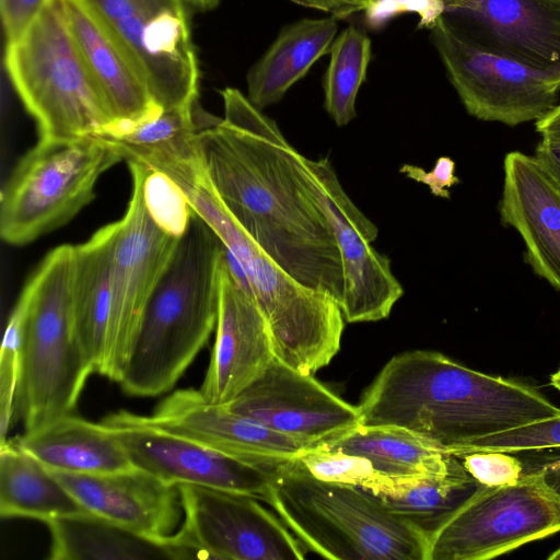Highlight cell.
<instances>
[{"instance_id": "e575fe53", "label": "cell", "mask_w": 560, "mask_h": 560, "mask_svg": "<svg viewBox=\"0 0 560 560\" xmlns=\"http://www.w3.org/2000/svg\"><path fill=\"white\" fill-rule=\"evenodd\" d=\"M406 11L417 12L420 16V26L429 28L443 15L444 9L441 0H380L365 10L371 26H378Z\"/></svg>"}, {"instance_id": "74e56055", "label": "cell", "mask_w": 560, "mask_h": 560, "mask_svg": "<svg viewBox=\"0 0 560 560\" xmlns=\"http://www.w3.org/2000/svg\"><path fill=\"white\" fill-rule=\"evenodd\" d=\"M299 2L327 13L335 18H345L350 14L365 11L370 0H298Z\"/></svg>"}, {"instance_id": "44dd1931", "label": "cell", "mask_w": 560, "mask_h": 560, "mask_svg": "<svg viewBox=\"0 0 560 560\" xmlns=\"http://www.w3.org/2000/svg\"><path fill=\"white\" fill-rule=\"evenodd\" d=\"M503 168L501 222L522 236L534 272L560 291V188L535 156L520 151L505 155Z\"/></svg>"}, {"instance_id": "9a60e30c", "label": "cell", "mask_w": 560, "mask_h": 560, "mask_svg": "<svg viewBox=\"0 0 560 560\" xmlns=\"http://www.w3.org/2000/svg\"><path fill=\"white\" fill-rule=\"evenodd\" d=\"M102 423L128 453L136 468L173 485H196L266 500L272 466L247 463L121 410Z\"/></svg>"}, {"instance_id": "7a4b0ae2", "label": "cell", "mask_w": 560, "mask_h": 560, "mask_svg": "<svg viewBox=\"0 0 560 560\" xmlns=\"http://www.w3.org/2000/svg\"><path fill=\"white\" fill-rule=\"evenodd\" d=\"M358 407L361 425L400 429L452 455L487 435L560 415L529 385L428 350L393 357Z\"/></svg>"}, {"instance_id": "ffe728a7", "label": "cell", "mask_w": 560, "mask_h": 560, "mask_svg": "<svg viewBox=\"0 0 560 560\" xmlns=\"http://www.w3.org/2000/svg\"><path fill=\"white\" fill-rule=\"evenodd\" d=\"M50 471L88 512L139 535L163 539L179 523L178 487L142 469L104 475Z\"/></svg>"}, {"instance_id": "277c9868", "label": "cell", "mask_w": 560, "mask_h": 560, "mask_svg": "<svg viewBox=\"0 0 560 560\" xmlns=\"http://www.w3.org/2000/svg\"><path fill=\"white\" fill-rule=\"evenodd\" d=\"M265 502L303 547L327 559L425 560L428 534L373 493L272 466Z\"/></svg>"}, {"instance_id": "ab89813d", "label": "cell", "mask_w": 560, "mask_h": 560, "mask_svg": "<svg viewBox=\"0 0 560 560\" xmlns=\"http://www.w3.org/2000/svg\"><path fill=\"white\" fill-rule=\"evenodd\" d=\"M533 470H537L541 475L546 485L560 499V455L547 458Z\"/></svg>"}, {"instance_id": "5bb4252c", "label": "cell", "mask_w": 560, "mask_h": 560, "mask_svg": "<svg viewBox=\"0 0 560 560\" xmlns=\"http://www.w3.org/2000/svg\"><path fill=\"white\" fill-rule=\"evenodd\" d=\"M303 163L337 243L343 273L340 308L347 323L377 322L389 316L404 289L390 260L373 242L377 226L343 189L328 158Z\"/></svg>"}, {"instance_id": "f1b7e54d", "label": "cell", "mask_w": 560, "mask_h": 560, "mask_svg": "<svg viewBox=\"0 0 560 560\" xmlns=\"http://www.w3.org/2000/svg\"><path fill=\"white\" fill-rule=\"evenodd\" d=\"M319 446L365 457L378 470L395 477L443 476L465 468L459 457L390 427L360 424Z\"/></svg>"}, {"instance_id": "f546056e", "label": "cell", "mask_w": 560, "mask_h": 560, "mask_svg": "<svg viewBox=\"0 0 560 560\" xmlns=\"http://www.w3.org/2000/svg\"><path fill=\"white\" fill-rule=\"evenodd\" d=\"M480 486L481 483L463 468L443 476L419 477L394 495L376 497L392 511L415 523L429 536Z\"/></svg>"}, {"instance_id": "52a82bcc", "label": "cell", "mask_w": 560, "mask_h": 560, "mask_svg": "<svg viewBox=\"0 0 560 560\" xmlns=\"http://www.w3.org/2000/svg\"><path fill=\"white\" fill-rule=\"evenodd\" d=\"M4 65L40 141L100 135L114 124L71 34L62 0H48L26 32L5 46Z\"/></svg>"}, {"instance_id": "3957f363", "label": "cell", "mask_w": 560, "mask_h": 560, "mask_svg": "<svg viewBox=\"0 0 560 560\" xmlns=\"http://www.w3.org/2000/svg\"><path fill=\"white\" fill-rule=\"evenodd\" d=\"M223 254L219 236L194 212L145 306L118 382L125 393H167L207 343L217 325Z\"/></svg>"}, {"instance_id": "ac0fdd59", "label": "cell", "mask_w": 560, "mask_h": 560, "mask_svg": "<svg viewBox=\"0 0 560 560\" xmlns=\"http://www.w3.org/2000/svg\"><path fill=\"white\" fill-rule=\"evenodd\" d=\"M276 357L270 324L248 288L219 268V310L210 363L200 387L210 402L228 405L257 381Z\"/></svg>"}, {"instance_id": "484cf974", "label": "cell", "mask_w": 560, "mask_h": 560, "mask_svg": "<svg viewBox=\"0 0 560 560\" xmlns=\"http://www.w3.org/2000/svg\"><path fill=\"white\" fill-rule=\"evenodd\" d=\"M51 560L183 559L171 535L154 539L83 511L54 518Z\"/></svg>"}, {"instance_id": "ba28073f", "label": "cell", "mask_w": 560, "mask_h": 560, "mask_svg": "<svg viewBox=\"0 0 560 560\" xmlns=\"http://www.w3.org/2000/svg\"><path fill=\"white\" fill-rule=\"evenodd\" d=\"M121 161L113 144L97 135L38 140L3 187L2 240L25 245L62 226L94 199L98 178Z\"/></svg>"}, {"instance_id": "4fadbf2b", "label": "cell", "mask_w": 560, "mask_h": 560, "mask_svg": "<svg viewBox=\"0 0 560 560\" xmlns=\"http://www.w3.org/2000/svg\"><path fill=\"white\" fill-rule=\"evenodd\" d=\"M431 39L466 110L485 121H538L558 105L557 85L528 67L467 43L440 16Z\"/></svg>"}, {"instance_id": "8d00e7d4", "label": "cell", "mask_w": 560, "mask_h": 560, "mask_svg": "<svg viewBox=\"0 0 560 560\" xmlns=\"http://www.w3.org/2000/svg\"><path fill=\"white\" fill-rule=\"evenodd\" d=\"M48 0H0L5 46L15 43L34 22Z\"/></svg>"}, {"instance_id": "4316f807", "label": "cell", "mask_w": 560, "mask_h": 560, "mask_svg": "<svg viewBox=\"0 0 560 560\" xmlns=\"http://www.w3.org/2000/svg\"><path fill=\"white\" fill-rule=\"evenodd\" d=\"M197 103L191 107L162 109L121 129L102 132L122 161L159 173L201 158L197 133L201 125Z\"/></svg>"}, {"instance_id": "ee69618b", "label": "cell", "mask_w": 560, "mask_h": 560, "mask_svg": "<svg viewBox=\"0 0 560 560\" xmlns=\"http://www.w3.org/2000/svg\"><path fill=\"white\" fill-rule=\"evenodd\" d=\"M549 560H560V547L548 556Z\"/></svg>"}, {"instance_id": "9c48e42d", "label": "cell", "mask_w": 560, "mask_h": 560, "mask_svg": "<svg viewBox=\"0 0 560 560\" xmlns=\"http://www.w3.org/2000/svg\"><path fill=\"white\" fill-rule=\"evenodd\" d=\"M560 530V499L537 470L481 485L428 536L425 560H487Z\"/></svg>"}, {"instance_id": "836d02e7", "label": "cell", "mask_w": 560, "mask_h": 560, "mask_svg": "<svg viewBox=\"0 0 560 560\" xmlns=\"http://www.w3.org/2000/svg\"><path fill=\"white\" fill-rule=\"evenodd\" d=\"M458 457L466 470L481 485L509 483L524 474L523 463L508 452L477 451Z\"/></svg>"}, {"instance_id": "d590c367", "label": "cell", "mask_w": 560, "mask_h": 560, "mask_svg": "<svg viewBox=\"0 0 560 560\" xmlns=\"http://www.w3.org/2000/svg\"><path fill=\"white\" fill-rule=\"evenodd\" d=\"M399 173L409 179L424 184L431 194L439 198L448 199L450 188L459 183L455 175V162L448 156H440L429 172L417 165L404 164Z\"/></svg>"}, {"instance_id": "4dcf8cb0", "label": "cell", "mask_w": 560, "mask_h": 560, "mask_svg": "<svg viewBox=\"0 0 560 560\" xmlns=\"http://www.w3.org/2000/svg\"><path fill=\"white\" fill-rule=\"evenodd\" d=\"M326 69L324 107L338 127L347 126L357 115L358 92L365 80L372 58V44L366 34L348 26L332 42Z\"/></svg>"}, {"instance_id": "8fae6325", "label": "cell", "mask_w": 560, "mask_h": 560, "mask_svg": "<svg viewBox=\"0 0 560 560\" xmlns=\"http://www.w3.org/2000/svg\"><path fill=\"white\" fill-rule=\"evenodd\" d=\"M127 164L132 176V195L125 215L116 221L110 312L101 372L117 383L127 365L148 301L179 240L154 219L145 203L144 167Z\"/></svg>"}, {"instance_id": "f35d334b", "label": "cell", "mask_w": 560, "mask_h": 560, "mask_svg": "<svg viewBox=\"0 0 560 560\" xmlns=\"http://www.w3.org/2000/svg\"><path fill=\"white\" fill-rule=\"evenodd\" d=\"M534 156L560 188V140L542 138Z\"/></svg>"}, {"instance_id": "30bf717a", "label": "cell", "mask_w": 560, "mask_h": 560, "mask_svg": "<svg viewBox=\"0 0 560 560\" xmlns=\"http://www.w3.org/2000/svg\"><path fill=\"white\" fill-rule=\"evenodd\" d=\"M118 42L163 109L197 103L199 68L187 0H82Z\"/></svg>"}, {"instance_id": "d6a6232c", "label": "cell", "mask_w": 560, "mask_h": 560, "mask_svg": "<svg viewBox=\"0 0 560 560\" xmlns=\"http://www.w3.org/2000/svg\"><path fill=\"white\" fill-rule=\"evenodd\" d=\"M560 447V415L478 439L455 456L477 451L516 454Z\"/></svg>"}, {"instance_id": "83f0119b", "label": "cell", "mask_w": 560, "mask_h": 560, "mask_svg": "<svg viewBox=\"0 0 560 560\" xmlns=\"http://www.w3.org/2000/svg\"><path fill=\"white\" fill-rule=\"evenodd\" d=\"M86 511L38 459L15 440L0 443V515L46 524Z\"/></svg>"}, {"instance_id": "1f68e13d", "label": "cell", "mask_w": 560, "mask_h": 560, "mask_svg": "<svg viewBox=\"0 0 560 560\" xmlns=\"http://www.w3.org/2000/svg\"><path fill=\"white\" fill-rule=\"evenodd\" d=\"M292 462L313 477L364 489L375 495H394L419 477H395L378 470L368 458L315 446Z\"/></svg>"}, {"instance_id": "d6986e66", "label": "cell", "mask_w": 560, "mask_h": 560, "mask_svg": "<svg viewBox=\"0 0 560 560\" xmlns=\"http://www.w3.org/2000/svg\"><path fill=\"white\" fill-rule=\"evenodd\" d=\"M148 419L211 450L259 466H276L308 450L301 442L225 405L208 401L199 389L174 392Z\"/></svg>"}, {"instance_id": "8992f818", "label": "cell", "mask_w": 560, "mask_h": 560, "mask_svg": "<svg viewBox=\"0 0 560 560\" xmlns=\"http://www.w3.org/2000/svg\"><path fill=\"white\" fill-rule=\"evenodd\" d=\"M73 245L51 249L22 290L20 378L15 410L25 432L71 415L94 373L78 340L72 313Z\"/></svg>"}, {"instance_id": "7402d4cb", "label": "cell", "mask_w": 560, "mask_h": 560, "mask_svg": "<svg viewBox=\"0 0 560 560\" xmlns=\"http://www.w3.org/2000/svg\"><path fill=\"white\" fill-rule=\"evenodd\" d=\"M62 4L74 42L114 118L105 131L161 112L135 65L82 0H62Z\"/></svg>"}, {"instance_id": "7bdbcfd3", "label": "cell", "mask_w": 560, "mask_h": 560, "mask_svg": "<svg viewBox=\"0 0 560 560\" xmlns=\"http://www.w3.org/2000/svg\"><path fill=\"white\" fill-rule=\"evenodd\" d=\"M551 385L560 390V369L553 375H551Z\"/></svg>"}, {"instance_id": "2e32d148", "label": "cell", "mask_w": 560, "mask_h": 560, "mask_svg": "<svg viewBox=\"0 0 560 560\" xmlns=\"http://www.w3.org/2000/svg\"><path fill=\"white\" fill-rule=\"evenodd\" d=\"M467 43L538 72L560 90V0H441Z\"/></svg>"}, {"instance_id": "5b68a950", "label": "cell", "mask_w": 560, "mask_h": 560, "mask_svg": "<svg viewBox=\"0 0 560 560\" xmlns=\"http://www.w3.org/2000/svg\"><path fill=\"white\" fill-rule=\"evenodd\" d=\"M180 189L244 272L270 324L276 357L306 374L329 364L340 349L345 328L339 304L283 270L233 218L206 171Z\"/></svg>"}, {"instance_id": "cb8c5ba5", "label": "cell", "mask_w": 560, "mask_h": 560, "mask_svg": "<svg viewBox=\"0 0 560 560\" xmlns=\"http://www.w3.org/2000/svg\"><path fill=\"white\" fill-rule=\"evenodd\" d=\"M116 222L97 230L86 242L73 245L72 313L74 329L93 372L104 363L110 312V275Z\"/></svg>"}, {"instance_id": "b9f144b4", "label": "cell", "mask_w": 560, "mask_h": 560, "mask_svg": "<svg viewBox=\"0 0 560 560\" xmlns=\"http://www.w3.org/2000/svg\"><path fill=\"white\" fill-rule=\"evenodd\" d=\"M190 7L200 11L212 10L220 0H187Z\"/></svg>"}, {"instance_id": "e0dca14e", "label": "cell", "mask_w": 560, "mask_h": 560, "mask_svg": "<svg viewBox=\"0 0 560 560\" xmlns=\"http://www.w3.org/2000/svg\"><path fill=\"white\" fill-rule=\"evenodd\" d=\"M225 406L308 448L361 424L358 406L341 399L313 374L294 370L277 357L257 381Z\"/></svg>"}, {"instance_id": "60d3db41", "label": "cell", "mask_w": 560, "mask_h": 560, "mask_svg": "<svg viewBox=\"0 0 560 560\" xmlns=\"http://www.w3.org/2000/svg\"><path fill=\"white\" fill-rule=\"evenodd\" d=\"M536 131L545 139L560 140V104L535 124Z\"/></svg>"}, {"instance_id": "7c38bea8", "label": "cell", "mask_w": 560, "mask_h": 560, "mask_svg": "<svg viewBox=\"0 0 560 560\" xmlns=\"http://www.w3.org/2000/svg\"><path fill=\"white\" fill-rule=\"evenodd\" d=\"M177 487L185 521L172 539L184 559H304L303 545L257 498L196 485Z\"/></svg>"}, {"instance_id": "d4e9b609", "label": "cell", "mask_w": 560, "mask_h": 560, "mask_svg": "<svg viewBox=\"0 0 560 560\" xmlns=\"http://www.w3.org/2000/svg\"><path fill=\"white\" fill-rule=\"evenodd\" d=\"M338 31L337 18L303 19L282 28L247 73V97L259 109L278 103L329 52Z\"/></svg>"}, {"instance_id": "f6af8a7d", "label": "cell", "mask_w": 560, "mask_h": 560, "mask_svg": "<svg viewBox=\"0 0 560 560\" xmlns=\"http://www.w3.org/2000/svg\"><path fill=\"white\" fill-rule=\"evenodd\" d=\"M380 0H370V5H372L373 3L377 2Z\"/></svg>"}, {"instance_id": "603a6c76", "label": "cell", "mask_w": 560, "mask_h": 560, "mask_svg": "<svg viewBox=\"0 0 560 560\" xmlns=\"http://www.w3.org/2000/svg\"><path fill=\"white\" fill-rule=\"evenodd\" d=\"M14 440L50 470L104 475L136 468L102 422L93 423L73 413Z\"/></svg>"}, {"instance_id": "6da1fadb", "label": "cell", "mask_w": 560, "mask_h": 560, "mask_svg": "<svg viewBox=\"0 0 560 560\" xmlns=\"http://www.w3.org/2000/svg\"><path fill=\"white\" fill-rule=\"evenodd\" d=\"M224 116L197 133L206 174L253 240L300 283L340 306V253L300 152L278 125L234 88L220 91Z\"/></svg>"}]
</instances>
